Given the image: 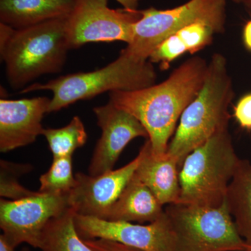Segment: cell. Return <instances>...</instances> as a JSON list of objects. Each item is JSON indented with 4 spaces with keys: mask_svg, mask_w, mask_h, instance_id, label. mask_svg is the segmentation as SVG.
<instances>
[{
    "mask_svg": "<svg viewBox=\"0 0 251 251\" xmlns=\"http://www.w3.org/2000/svg\"><path fill=\"white\" fill-rule=\"evenodd\" d=\"M42 135L49 143L53 158L72 156L87 141L85 126L78 116L73 117L69 125L62 128H44Z\"/></svg>",
    "mask_w": 251,
    "mask_h": 251,
    "instance_id": "obj_19",
    "label": "cell"
},
{
    "mask_svg": "<svg viewBox=\"0 0 251 251\" xmlns=\"http://www.w3.org/2000/svg\"><path fill=\"white\" fill-rule=\"evenodd\" d=\"M101 136L94 149L89 175L96 176L113 170L126 147L135 138H149L143 125L129 112L108 103L94 108Z\"/></svg>",
    "mask_w": 251,
    "mask_h": 251,
    "instance_id": "obj_12",
    "label": "cell"
},
{
    "mask_svg": "<svg viewBox=\"0 0 251 251\" xmlns=\"http://www.w3.org/2000/svg\"><path fill=\"white\" fill-rule=\"evenodd\" d=\"M226 7L227 0H189L173 9L140 10L142 16L133 25L131 40L121 52L139 60H149L163 41L195 23H205L216 34L224 33Z\"/></svg>",
    "mask_w": 251,
    "mask_h": 251,
    "instance_id": "obj_6",
    "label": "cell"
},
{
    "mask_svg": "<svg viewBox=\"0 0 251 251\" xmlns=\"http://www.w3.org/2000/svg\"><path fill=\"white\" fill-rule=\"evenodd\" d=\"M14 246L11 245L6 237L1 234L0 235V251H16Z\"/></svg>",
    "mask_w": 251,
    "mask_h": 251,
    "instance_id": "obj_28",
    "label": "cell"
},
{
    "mask_svg": "<svg viewBox=\"0 0 251 251\" xmlns=\"http://www.w3.org/2000/svg\"><path fill=\"white\" fill-rule=\"evenodd\" d=\"M141 16L140 10L111 9L108 0H76L66 25L69 50L91 42L118 41L128 44L133 25Z\"/></svg>",
    "mask_w": 251,
    "mask_h": 251,
    "instance_id": "obj_8",
    "label": "cell"
},
{
    "mask_svg": "<svg viewBox=\"0 0 251 251\" xmlns=\"http://www.w3.org/2000/svg\"><path fill=\"white\" fill-rule=\"evenodd\" d=\"M67 19L52 20L23 29L0 23V54L13 89H22L41 75L62 70L69 50Z\"/></svg>",
    "mask_w": 251,
    "mask_h": 251,
    "instance_id": "obj_2",
    "label": "cell"
},
{
    "mask_svg": "<svg viewBox=\"0 0 251 251\" xmlns=\"http://www.w3.org/2000/svg\"><path fill=\"white\" fill-rule=\"evenodd\" d=\"M117 2L123 6V9L129 11H137L139 6L140 1L142 0H116Z\"/></svg>",
    "mask_w": 251,
    "mask_h": 251,
    "instance_id": "obj_27",
    "label": "cell"
},
{
    "mask_svg": "<svg viewBox=\"0 0 251 251\" xmlns=\"http://www.w3.org/2000/svg\"><path fill=\"white\" fill-rule=\"evenodd\" d=\"M39 192L69 194L76 185L73 174L72 156L53 158L49 171L40 176Z\"/></svg>",
    "mask_w": 251,
    "mask_h": 251,
    "instance_id": "obj_20",
    "label": "cell"
},
{
    "mask_svg": "<svg viewBox=\"0 0 251 251\" xmlns=\"http://www.w3.org/2000/svg\"><path fill=\"white\" fill-rule=\"evenodd\" d=\"M242 39L246 49L251 52V19L244 25L243 28Z\"/></svg>",
    "mask_w": 251,
    "mask_h": 251,
    "instance_id": "obj_26",
    "label": "cell"
},
{
    "mask_svg": "<svg viewBox=\"0 0 251 251\" xmlns=\"http://www.w3.org/2000/svg\"><path fill=\"white\" fill-rule=\"evenodd\" d=\"M74 224L82 239L113 241L143 251H173L174 234L165 211L159 219L148 225L109 221L75 214Z\"/></svg>",
    "mask_w": 251,
    "mask_h": 251,
    "instance_id": "obj_10",
    "label": "cell"
},
{
    "mask_svg": "<svg viewBox=\"0 0 251 251\" xmlns=\"http://www.w3.org/2000/svg\"><path fill=\"white\" fill-rule=\"evenodd\" d=\"M234 95L227 59L224 54H213L202 88L183 112L167 149V154L178 161L180 168L193 150L228 128L229 108Z\"/></svg>",
    "mask_w": 251,
    "mask_h": 251,
    "instance_id": "obj_3",
    "label": "cell"
},
{
    "mask_svg": "<svg viewBox=\"0 0 251 251\" xmlns=\"http://www.w3.org/2000/svg\"><path fill=\"white\" fill-rule=\"evenodd\" d=\"M226 204L237 232L251 249V163L240 159L227 189Z\"/></svg>",
    "mask_w": 251,
    "mask_h": 251,
    "instance_id": "obj_17",
    "label": "cell"
},
{
    "mask_svg": "<svg viewBox=\"0 0 251 251\" xmlns=\"http://www.w3.org/2000/svg\"><path fill=\"white\" fill-rule=\"evenodd\" d=\"M179 36L188 52L195 54L212 43L215 31L205 23H195L175 33Z\"/></svg>",
    "mask_w": 251,
    "mask_h": 251,
    "instance_id": "obj_22",
    "label": "cell"
},
{
    "mask_svg": "<svg viewBox=\"0 0 251 251\" xmlns=\"http://www.w3.org/2000/svg\"><path fill=\"white\" fill-rule=\"evenodd\" d=\"M139 152L141 161L133 176L146 185L163 206L179 203L181 189L178 161L167 153L162 158L153 156L149 139Z\"/></svg>",
    "mask_w": 251,
    "mask_h": 251,
    "instance_id": "obj_14",
    "label": "cell"
},
{
    "mask_svg": "<svg viewBox=\"0 0 251 251\" xmlns=\"http://www.w3.org/2000/svg\"><path fill=\"white\" fill-rule=\"evenodd\" d=\"M30 166L16 164L1 160L0 185V195L1 197L16 201L34 194L35 191H29L23 187L17 181V178L20 175L30 171Z\"/></svg>",
    "mask_w": 251,
    "mask_h": 251,
    "instance_id": "obj_21",
    "label": "cell"
},
{
    "mask_svg": "<svg viewBox=\"0 0 251 251\" xmlns=\"http://www.w3.org/2000/svg\"><path fill=\"white\" fill-rule=\"evenodd\" d=\"M70 208L69 194L36 192L22 199H1L0 227L15 248L23 243L39 249L41 235L50 220Z\"/></svg>",
    "mask_w": 251,
    "mask_h": 251,
    "instance_id": "obj_9",
    "label": "cell"
},
{
    "mask_svg": "<svg viewBox=\"0 0 251 251\" xmlns=\"http://www.w3.org/2000/svg\"><path fill=\"white\" fill-rule=\"evenodd\" d=\"M242 4H244L245 7L251 12V0H242Z\"/></svg>",
    "mask_w": 251,
    "mask_h": 251,
    "instance_id": "obj_29",
    "label": "cell"
},
{
    "mask_svg": "<svg viewBox=\"0 0 251 251\" xmlns=\"http://www.w3.org/2000/svg\"><path fill=\"white\" fill-rule=\"evenodd\" d=\"M231 1H234V2L237 3V4H242V0H231Z\"/></svg>",
    "mask_w": 251,
    "mask_h": 251,
    "instance_id": "obj_30",
    "label": "cell"
},
{
    "mask_svg": "<svg viewBox=\"0 0 251 251\" xmlns=\"http://www.w3.org/2000/svg\"><path fill=\"white\" fill-rule=\"evenodd\" d=\"M186 52L187 49L176 34L163 41L150 55L149 61L159 64L162 70L169 69L172 63Z\"/></svg>",
    "mask_w": 251,
    "mask_h": 251,
    "instance_id": "obj_23",
    "label": "cell"
},
{
    "mask_svg": "<svg viewBox=\"0 0 251 251\" xmlns=\"http://www.w3.org/2000/svg\"><path fill=\"white\" fill-rule=\"evenodd\" d=\"M174 234L173 251H251L226 202L219 207L171 204L165 208Z\"/></svg>",
    "mask_w": 251,
    "mask_h": 251,
    "instance_id": "obj_7",
    "label": "cell"
},
{
    "mask_svg": "<svg viewBox=\"0 0 251 251\" xmlns=\"http://www.w3.org/2000/svg\"><path fill=\"white\" fill-rule=\"evenodd\" d=\"M139 152L133 161L119 169L91 176L75 175L76 185L69 193V203L78 215L108 219L109 214L141 161Z\"/></svg>",
    "mask_w": 251,
    "mask_h": 251,
    "instance_id": "obj_11",
    "label": "cell"
},
{
    "mask_svg": "<svg viewBox=\"0 0 251 251\" xmlns=\"http://www.w3.org/2000/svg\"><path fill=\"white\" fill-rule=\"evenodd\" d=\"M239 161L229 128L216 133L183 161L179 203L209 208L224 204Z\"/></svg>",
    "mask_w": 251,
    "mask_h": 251,
    "instance_id": "obj_5",
    "label": "cell"
},
{
    "mask_svg": "<svg viewBox=\"0 0 251 251\" xmlns=\"http://www.w3.org/2000/svg\"><path fill=\"white\" fill-rule=\"evenodd\" d=\"M50 99L35 97L0 100V151L8 152L35 142L42 135V120Z\"/></svg>",
    "mask_w": 251,
    "mask_h": 251,
    "instance_id": "obj_13",
    "label": "cell"
},
{
    "mask_svg": "<svg viewBox=\"0 0 251 251\" xmlns=\"http://www.w3.org/2000/svg\"><path fill=\"white\" fill-rule=\"evenodd\" d=\"M76 213L70 207L62 215L49 221L41 235L42 251H94L77 234L74 224Z\"/></svg>",
    "mask_w": 251,
    "mask_h": 251,
    "instance_id": "obj_18",
    "label": "cell"
},
{
    "mask_svg": "<svg viewBox=\"0 0 251 251\" xmlns=\"http://www.w3.org/2000/svg\"><path fill=\"white\" fill-rule=\"evenodd\" d=\"M164 214L163 204L152 191L133 175L112 206L106 221L150 224Z\"/></svg>",
    "mask_w": 251,
    "mask_h": 251,
    "instance_id": "obj_16",
    "label": "cell"
},
{
    "mask_svg": "<svg viewBox=\"0 0 251 251\" xmlns=\"http://www.w3.org/2000/svg\"><path fill=\"white\" fill-rule=\"evenodd\" d=\"M84 242L94 251H143L107 239H86Z\"/></svg>",
    "mask_w": 251,
    "mask_h": 251,
    "instance_id": "obj_25",
    "label": "cell"
},
{
    "mask_svg": "<svg viewBox=\"0 0 251 251\" xmlns=\"http://www.w3.org/2000/svg\"><path fill=\"white\" fill-rule=\"evenodd\" d=\"M21 251H31L29 250V249H28L27 247H25V248H23V249H22V250H21Z\"/></svg>",
    "mask_w": 251,
    "mask_h": 251,
    "instance_id": "obj_31",
    "label": "cell"
},
{
    "mask_svg": "<svg viewBox=\"0 0 251 251\" xmlns=\"http://www.w3.org/2000/svg\"><path fill=\"white\" fill-rule=\"evenodd\" d=\"M152 63L139 60L120 52L118 58L101 69L90 72L68 74L46 83H35L20 93L49 90L53 94L49 111L54 112L79 101L89 100L105 92H130L156 84Z\"/></svg>",
    "mask_w": 251,
    "mask_h": 251,
    "instance_id": "obj_4",
    "label": "cell"
},
{
    "mask_svg": "<svg viewBox=\"0 0 251 251\" xmlns=\"http://www.w3.org/2000/svg\"><path fill=\"white\" fill-rule=\"evenodd\" d=\"M208 66L205 59L194 56L161 83L139 90L109 92L110 102L129 112L145 127L156 158L166 154L180 117L202 88Z\"/></svg>",
    "mask_w": 251,
    "mask_h": 251,
    "instance_id": "obj_1",
    "label": "cell"
},
{
    "mask_svg": "<svg viewBox=\"0 0 251 251\" xmlns=\"http://www.w3.org/2000/svg\"><path fill=\"white\" fill-rule=\"evenodd\" d=\"M233 117L243 129L251 130V92L241 97L234 107Z\"/></svg>",
    "mask_w": 251,
    "mask_h": 251,
    "instance_id": "obj_24",
    "label": "cell"
},
{
    "mask_svg": "<svg viewBox=\"0 0 251 251\" xmlns=\"http://www.w3.org/2000/svg\"><path fill=\"white\" fill-rule=\"evenodd\" d=\"M76 0H0V23L14 29L69 17Z\"/></svg>",
    "mask_w": 251,
    "mask_h": 251,
    "instance_id": "obj_15",
    "label": "cell"
}]
</instances>
